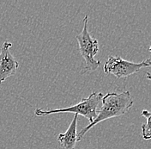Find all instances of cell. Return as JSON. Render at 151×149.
Masks as SVG:
<instances>
[{
	"mask_svg": "<svg viewBox=\"0 0 151 149\" xmlns=\"http://www.w3.org/2000/svg\"><path fill=\"white\" fill-rule=\"evenodd\" d=\"M146 78H147L148 79L151 80V73H146Z\"/></svg>",
	"mask_w": 151,
	"mask_h": 149,
	"instance_id": "8",
	"label": "cell"
},
{
	"mask_svg": "<svg viewBox=\"0 0 151 149\" xmlns=\"http://www.w3.org/2000/svg\"><path fill=\"white\" fill-rule=\"evenodd\" d=\"M133 105V99L130 92L125 91L120 93L110 92L103 96L101 105L96 118L91 123L88 124L79 133H77V141H80L85 134L96 124L111 119L119 117L129 111Z\"/></svg>",
	"mask_w": 151,
	"mask_h": 149,
	"instance_id": "1",
	"label": "cell"
},
{
	"mask_svg": "<svg viewBox=\"0 0 151 149\" xmlns=\"http://www.w3.org/2000/svg\"><path fill=\"white\" fill-rule=\"evenodd\" d=\"M103 94L101 92H92L88 97L83 98L82 101L73 106H70L69 108L58 109V110H41L36 109L35 115L37 116L42 117L49 116L52 114H60V113H73L76 115H81L83 117L87 118L89 123H91L96 118L98 115V108L100 107L101 100L103 97Z\"/></svg>",
	"mask_w": 151,
	"mask_h": 149,
	"instance_id": "2",
	"label": "cell"
},
{
	"mask_svg": "<svg viewBox=\"0 0 151 149\" xmlns=\"http://www.w3.org/2000/svg\"><path fill=\"white\" fill-rule=\"evenodd\" d=\"M149 51H150V52H151V46L150 47V48H149Z\"/></svg>",
	"mask_w": 151,
	"mask_h": 149,
	"instance_id": "9",
	"label": "cell"
},
{
	"mask_svg": "<svg viewBox=\"0 0 151 149\" xmlns=\"http://www.w3.org/2000/svg\"><path fill=\"white\" fill-rule=\"evenodd\" d=\"M151 66V59H147L142 62H132L125 60L120 57L109 56L104 64L103 71L106 74H113L116 78H126L137 73L143 67Z\"/></svg>",
	"mask_w": 151,
	"mask_h": 149,
	"instance_id": "4",
	"label": "cell"
},
{
	"mask_svg": "<svg viewBox=\"0 0 151 149\" xmlns=\"http://www.w3.org/2000/svg\"><path fill=\"white\" fill-rule=\"evenodd\" d=\"M88 16L86 15L83 18V26L82 32L76 36L78 42L79 52L84 60L86 72H94L100 65L101 62L98 60L94 59V56L99 52V43L98 41L91 36L88 29Z\"/></svg>",
	"mask_w": 151,
	"mask_h": 149,
	"instance_id": "3",
	"label": "cell"
},
{
	"mask_svg": "<svg viewBox=\"0 0 151 149\" xmlns=\"http://www.w3.org/2000/svg\"><path fill=\"white\" fill-rule=\"evenodd\" d=\"M12 47V43L4 41L1 47L0 52V84L5 81L6 78L16 74L18 69V61L11 55L9 48Z\"/></svg>",
	"mask_w": 151,
	"mask_h": 149,
	"instance_id": "5",
	"label": "cell"
},
{
	"mask_svg": "<svg viewBox=\"0 0 151 149\" xmlns=\"http://www.w3.org/2000/svg\"><path fill=\"white\" fill-rule=\"evenodd\" d=\"M77 120L78 115L75 114L65 133L58 135V141L64 149H75L77 142Z\"/></svg>",
	"mask_w": 151,
	"mask_h": 149,
	"instance_id": "6",
	"label": "cell"
},
{
	"mask_svg": "<svg viewBox=\"0 0 151 149\" xmlns=\"http://www.w3.org/2000/svg\"><path fill=\"white\" fill-rule=\"evenodd\" d=\"M142 116L146 118V123L142 125V136L143 140H151V112L143 110L141 113Z\"/></svg>",
	"mask_w": 151,
	"mask_h": 149,
	"instance_id": "7",
	"label": "cell"
}]
</instances>
